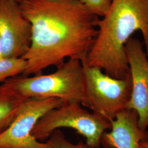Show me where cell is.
Segmentation results:
<instances>
[{
    "mask_svg": "<svg viewBox=\"0 0 148 148\" xmlns=\"http://www.w3.org/2000/svg\"><path fill=\"white\" fill-rule=\"evenodd\" d=\"M32 25V43L22 58L25 76L42 74L67 58L82 63L95 41L99 17L80 0H23L19 3Z\"/></svg>",
    "mask_w": 148,
    "mask_h": 148,
    "instance_id": "6da1fadb",
    "label": "cell"
},
{
    "mask_svg": "<svg viewBox=\"0 0 148 148\" xmlns=\"http://www.w3.org/2000/svg\"><path fill=\"white\" fill-rule=\"evenodd\" d=\"M95 41L82 64L123 79L130 74L125 46L136 32L143 37L148 58V0H112L98 21Z\"/></svg>",
    "mask_w": 148,
    "mask_h": 148,
    "instance_id": "7a4b0ae2",
    "label": "cell"
},
{
    "mask_svg": "<svg viewBox=\"0 0 148 148\" xmlns=\"http://www.w3.org/2000/svg\"><path fill=\"white\" fill-rule=\"evenodd\" d=\"M2 85L24 99L58 98L81 104L84 99L83 65L78 59H69L52 74L18 75L6 79Z\"/></svg>",
    "mask_w": 148,
    "mask_h": 148,
    "instance_id": "3957f363",
    "label": "cell"
},
{
    "mask_svg": "<svg viewBox=\"0 0 148 148\" xmlns=\"http://www.w3.org/2000/svg\"><path fill=\"white\" fill-rule=\"evenodd\" d=\"M82 65L84 99L81 106L111 122L118 114L127 109L132 92L131 75L117 79L99 68Z\"/></svg>",
    "mask_w": 148,
    "mask_h": 148,
    "instance_id": "277c9868",
    "label": "cell"
},
{
    "mask_svg": "<svg viewBox=\"0 0 148 148\" xmlns=\"http://www.w3.org/2000/svg\"><path fill=\"white\" fill-rule=\"evenodd\" d=\"M61 128L73 129L85 138L88 145L99 148L103 134L111 129V123L95 113H90L79 103L63 102L41 117L32 135L38 141H44Z\"/></svg>",
    "mask_w": 148,
    "mask_h": 148,
    "instance_id": "5b68a950",
    "label": "cell"
},
{
    "mask_svg": "<svg viewBox=\"0 0 148 148\" xmlns=\"http://www.w3.org/2000/svg\"><path fill=\"white\" fill-rule=\"evenodd\" d=\"M63 101L58 98H29L24 101L13 122L0 134V148H52L32 135L37 121Z\"/></svg>",
    "mask_w": 148,
    "mask_h": 148,
    "instance_id": "8992f818",
    "label": "cell"
},
{
    "mask_svg": "<svg viewBox=\"0 0 148 148\" xmlns=\"http://www.w3.org/2000/svg\"><path fill=\"white\" fill-rule=\"evenodd\" d=\"M32 25L19 3L0 0V36L3 58H22L32 43Z\"/></svg>",
    "mask_w": 148,
    "mask_h": 148,
    "instance_id": "52a82bcc",
    "label": "cell"
},
{
    "mask_svg": "<svg viewBox=\"0 0 148 148\" xmlns=\"http://www.w3.org/2000/svg\"><path fill=\"white\" fill-rule=\"evenodd\" d=\"M125 51L132 80V92L127 109L138 115V125L147 131L148 127V58L143 43L131 37L126 43Z\"/></svg>",
    "mask_w": 148,
    "mask_h": 148,
    "instance_id": "ba28073f",
    "label": "cell"
},
{
    "mask_svg": "<svg viewBox=\"0 0 148 148\" xmlns=\"http://www.w3.org/2000/svg\"><path fill=\"white\" fill-rule=\"evenodd\" d=\"M111 123L110 131L104 133L101 139L104 148H140L141 142L148 141V132L139 127L138 115L134 110L121 111Z\"/></svg>",
    "mask_w": 148,
    "mask_h": 148,
    "instance_id": "9c48e42d",
    "label": "cell"
},
{
    "mask_svg": "<svg viewBox=\"0 0 148 148\" xmlns=\"http://www.w3.org/2000/svg\"><path fill=\"white\" fill-rule=\"evenodd\" d=\"M26 99L4 85H0V134L10 127Z\"/></svg>",
    "mask_w": 148,
    "mask_h": 148,
    "instance_id": "30bf717a",
    "label": "cell"
},
{
    "mask_svg": "<svg viewBox=\"0 0 148 148\" xmlns=\"http://www.w3.org/2000/svg\"><path fill=\"white\" fill-rule=\"evenodd\" d=\"M26 61L23 58H3L0 60V82L24 73L27 70Z\"/></svg>",
    "mask_w": 148,
    "mask_h": 148,
    "instance_id": "8fae6325",
    "label": "cell"
},
{
    "mask_svg": "<svg viewBox=\"0 0 148 148\" xmlns=\"http://www.w3.org/2000/svg\"><path fill=\"white\" fill-rule=\"evenodd\" d=\"M47 142L52 148H95L82 142L77 144L71 143L59 130H56L51 135Z\"/></svg>",
    "mask_w": 148,
    "mask_h": 148,
    "instance_id": "7c38bea8",
    "label": "cell"
},
{
    "mask_svg": "<svg viewBox=\"0 0 148 148\" xmlns=\"http://www.w3.org/2000/svg\"><path fill=\"white\" fill-rule=\"evenodd\" d=\"M112 0H80L92 13L98 17L106 14Z\"/></svg>",
    "mask_w": 148,
    "mask_h": 148,
    "instance_id": "4fadbf2b",
    "label": "cell"
},
{
    "mask_svg": "<svg viewBox=\"0 0 148 148\" xmlns=\"http://www.w3.org/2000/svg\"><path fill=\"white\" fill-rule=\"evenodd\" d=\"M3 58V46H2V42L1 40V38L0 36V60Z\"/></svg>",
    "mask_w": 148,
    "mask_h": 148,
    "instance_id": "5bb4252c",
    "label": "cell"
},
{
    "mask_svg": "<svg viewBox=\"0 0 148 148\" xmlns=\"http://www.w3.org/2000/svg\"><path fill=\"white\" fill-rule=\"evenodd\" d=\"M140 148H148V141H142L140 143Z\"/></svg>",
    "mask_w": 148,
    "mask_h": 148,
    "instance_id": "9a60e30c",
    "label": "cell"
},
{
    "mask_svg": "<svg viewBox=\"0 0 148 148\" xmlns=\"http://www.w3.org/2000/svg\"><path fill=\"white\" fill-rule=\"evenodd\" d=\"M14 1H16V2H18V3H21L22 1H23V0H14Z\"/></svg>",
    "mask_w": 148,
    "mask_h": 148,
    "instance_id": "2e32d148",
    "label": "cell"
}]
</instances>
